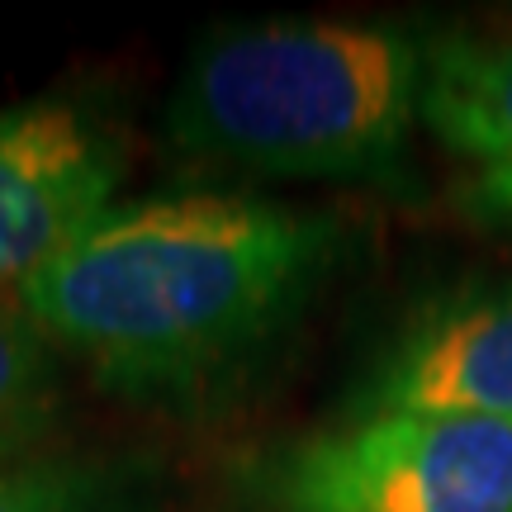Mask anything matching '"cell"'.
<instances>
[{"instance_id": "3957f363", "label": "cell", "mask_w": 512, "mask_h": 512, "mask_svg": "<svg viewBox=\"0 0 512 512\" xmlns=\"http://www.w3.org/2000/svg\"><path fill=\"white\" fill-rule=\"evenodd\" d=\"M256 512H512V422L342 413L256 470Z\"/></svg>"}, {"instance_id": "6da1fadb", "label": "cell", "mask_w": 512, "mask_h": 512, "mask_svg": "<svg viewBox=\"0 0 512 512\" xmlns=\"http://www.w3.org/2000/svg\"><path fill=\"white\" fill-rule=\"evenodd\" d=\"M337 247V223L285 200L147 195L105 209L19 304L114 394L200 399L299 323Z\"/></svg>"}, {"instance_id": "52a82bcc", "label": "cell", "mask_w": 512, "mask_h": 512, "mask_svg": "<svg viewBox=\"0 0 512 512\" xmlns=\"http://www.w3.org/2000/svg\"><path fill=\"white\" fill-rule=\"evenodd\" d=\"M57 347L19 299L0 294V465L38 446L57 408Z\"/></svg>"}, {"instance_id": "7a4b0ae2", "label": "cell", "mask_w": 512, "mask_h": 512, "mask_svg": "<svg viewBox=\"0 0 512 512\" xmlns=\"http://www.w3.org/2000/svg\"><path fill=\"white\" fill-rule=\"evenodd\" d=\"M437 38L370 19L214 29L171 91L185 157L261 181H399Z\"/></svg>"}, {"instance_id": "5b68a950", "label": "cell", "mask_w": 512, "mask_h": 512, "mask_svg": "<svg viewBox=\"0 0 512 512\" xmlns=\"http://www.w3.org/2000/svg\"><path fill=\"white\" fill-rule=\"evenodd\" d=\"M347 413L512 422V280L422 299L351 389Z\"/></svg>"}, {"instance_id": "ba28073f", "label": "cell", "mask_w": 512, "mask_h": 512, "mask_svg": "<svg viewBox=\"0 0 512 512\" xmlns=\"http://www.w3.org/2000/svg\"><path fill=\"white\" fill-rule=\"evenodd\" d=\"M0 512H157L143 479L110 460L24 456L0 465Z\"/></svg>"}, {"instance_id": "277c9868", "label": "cell", "mask_w": 512, "mask_h": 512, "mask_svg": "<svg viewBox=\"0 0 512 512\" xmlns=\"http://www.w3.org/2000/svg\"><path fill=\"white\" fill-rule=\"evenodd\" d=\"M124 157L91 114L62 100L0 110V294L19 299L105 209Z\"/></svg>"}, {"instance_id": "8992f818", "label": "cell", "mask_w": 512, "mask_h": 512, "mask_svg": "<svg viewBox=\"0 0 512 512\" xmlns=\"http://www.w3.org/2000/svg\"><path fill=\"white\" fill-rule=\"evenodd\" d=\"M422 128L456 162L460 209L512 228V29L432 43Z\"/></svg>"}]
</instances>
